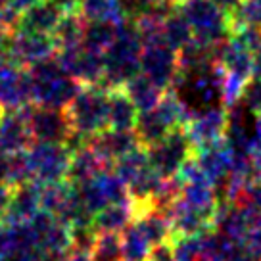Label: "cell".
Masks as SVG:
<instances>
[{
  "label": "cell",
  "mask_w": 261,
  "mask_h": 261,
  "mask_svg": "<svg viewBox=\"0 0 261 261\" xmlns=\"http://www.w3.org/2000/svg\"><path fill=\"white\" fill-rule=\"evenodd\" d=\"M27 71L31 79L33 104H39V106L65 110L83 87L77 79L62 69L60 62L56 60V54L33 64L31 67H27Z\"/></svg>",
  "instance_id": "7a4b0ae2"
},
{
  "label": "cell",
  "mask_w": 261,
  "mask_h": 261,
  "mask_svg": "<svg viewBox=\"0 0 261 261\" xmlns=\"http://www.w3.org/2000/svg\"><path fill=\"white\" fill-rule=\"evenodd\" d=\"M33 180L39 185L58 182L67 177L71 152L62 142H41L33 140L27 148Z\"/></svg>",
  "instance_id": "ba28073f"
},
{
  "label": "cell",
  "mask_w": 261,
  "mask_h": 261,
  "mask_svg": "<svg viewBox=\"0 0 261 261\" xmlns=\"http://www.w3.org/2000/svg\"><path fill=\"white\" fill-rule=\"evenodd\" d=\"M150 167V160H148V150L142 144L137 146L135 150L127 152L125 155L117 158L114 162V171L121 177L127 185L135 177H139L140 173Z\"/></svg>",
  "instance_id": "f546056e"
},
{
  "label": "cell",
  "mask_w": 261,
  "mask_h": 261,
  "mask_svg": "<svg viewBox=\"0 0 261 261\" xmlns=\"http://www.w3.org/2000/svg\"><path fill=\"white\" fill-rule=\"evenodd\" d=\"M121 248L125 261H148L150 253L154 252V244L150 242V238L146 237V232L142 230L137 219H133L123 228Z\"/></svg>",
  "instance_id": "cb8c5ba5"
},
{
  "label": "cell",
  "mask_w": 261,
  "mask_h": 261,
  "mask_svg": "<svg viewBox=\"0 0 261 261\" xmlns=\"http://www.w3.org/2000/svg\"><path fill=\"white\" fill-rule=\"evenodd\" d=\"M79 14L85 21L119 23L125 19V14L117 0H79Z\"/></svg>",
  "instance_id": "484cf974"
},
{
  "label": "cell",
  "mask_w": 261,
  "mask_h": 261,
  "mask_svg": "<svg viewBox=\"0 0 261 261\" xmlns=\"http://www.w3.org/2000/svg\"><path fill=\"white\" fill-rule=\"evenodd\" d=\"M253 75L261 77V48L253 52Z\"/></svg>",
  "instance_id": "ee69618b"
},
{
  "label": "cell",
  "mask_w": 261,
  "mask_h": 261,
  "mask_svg": "<svg viewBox=\"0 0 261 261\" xmlns=\"http://www.w3.org/2000/svg\"><path fill=\"white\" fill-rule=\"evenodd\" d=\"M148 160L155 173H160L163 179L177 177L182 163L194 155V144L188 137L185 127L173 129L167 137H163L160 142L148 146Z\"/></svg>",
  "instance_id": "52a82bcc"
},
{
  "label": "cell",
  "mask_w": 261,
  "mask_h": 261,
  "mask_svg": "<svg viewBox=\"0 0 261 261\" xmlns=\"http://www.w3.org/2000/svg\"><path fill=\"white\" fill-rule=\"evenodd\" d=\"M123 90L129 94V98L135 102V106L139 108V112H146V110L155 108L163 98V94H165V90L160 89L158 85H154L142 73H137L135 77H130L129 81L125 83Z\"/></svg>",
  "instance_id": "d4e9b609"
},
{
  "label": "cell",
  "mask_w": 261,
  "mask_h": 261,
  "mask_svg": "<svg viewBox=\"0 0 261 261\" xmlns=\"http://www.w3.org/2000/svg\"><path fill=\"white\" fill-rule=\"evenodd\" d=\"M56 42L52 35L10 29L0 41V52L17 67H31L37 62L56 54Z\"/></svg>",
  "instance_id": "8992f818"
},
{
  "label": "cell",
  "mask_w": 261,
  "mask_h": 261,
  "mask_svg": "<svg viewBox=\"0 0 261 261\" xmlns=\"http://www.w3.org/2000/svg\"><path fill=\"white\" fill-rule=\"evenodd\" d=\"M252 160H253V171H255V180L261 185V142L252 152Z\"/></svg>",
  "instance_id": "60d3db41"
},
{
  "label": "cell",
  "mask_w": 261,
  "mask_h": 261,
  "mask_svg": "<svg viewBox=\"0 0 261 261\" xmlns=\"http://www.w3.org/2000/svg\"><path fill=\"white\" fill-rule=\"evenodd\" d=\"M56 60L65 73L81 85H98L104 77V54L87 48L83 42L58 48Z\"/></svg>",
  "instance_id": "9c48e42d"
},
{
  "label": "cell",
  "mask_w": 261,
  "mask_h": 261,
  "mask_svg": "<svg viewBox=\"0 0 261 261\" xmlns=\"http://www.w3.org/2000/svg\"><path fill=\"white\" fill-rule=\"evenodd\" d=\"M104 169H114V165L106 163L92 148L87 146L79 150V152L71 154L69 169H67V177L65 179L69 180L71 185H75V187H79L83 182L94 179L98 173H102Z\"/></svg>",
  "instance_id": "ffe728a7"
},
{
  "label": "cell",
  "mask_w": 261,
  "mask_h": 261,
  "mask_svg": "<svg viewBox=\"0 0 261 261\" xmlns=\"http://www.w3.org/2000/svg\"><path fill=\"white\" fill-rule=\"evenodd\" d=\"M56 4L62 14H71V12H79V0H52Z\"/></svg>",
  "instance_id": "ab89813d"
},
{
  "label": "cell",
  "mask_w": 261,
  "mask_h": 261,
  "mask_svg": "<svg viewBox=\"0 0 261 261\" xmlns=\"http://www.w3.org/2000/svg\"><path fill=\"white\" fill-rule=\"evenodd\" d=\"M12 196H14V187L8 182H0V219L4 217V213L8 212Z\"/></svg>",
  "instance_id": "d590c367"
},
{
  "label": "cell",
  "mask_w": 261,
  "mask_h": 261,
  "mask_svg": "<svg viewBox=\"0 0 261 261\" xmlns=\"http://www.w3.org/2000/svg\"><path fill=\"white\" fill-rule=\"evenodd\" d=\"M142 39L139 33V23L125 17L117 23V35L112 46L104 52V77L100 85L112 89H123L130 77L140 73V54Z\"/></svg>",
  "instance_id": "6da1fadb"
},
{
  "label": "cell",
  "mask_w": 261,
  "mask_h": 261,
  "mask_svg": "<svg viewBox=\"0 0 261 261\" xmlns=\"http://www.w3.org/2000/svg\"><path fill=\"white\" fill-rule=\"evenodd\" d=\"M8 4H10V0H0V12H2V10L6 8Z\"/></svg>",
  "instance_id": "bcb514c9"
},
{
  "label": "cell",
  "mask_w": 261,
  "mask_h": 261,
  "mask_svg": "<svg viewBox=\"0 0 261 261\" xmlns=\"http://www.w3.org/2000/svg\"><path fill=\"white\" fill-rule=\"evenodd\" d=\"M64 261H90V252L89 250H83V248L71 246L67 250V253H65Z\"/></svg>",
  "instance_id": "74e56055"
},
{
  "label": "cell",
  "mask_w": 261,
  "mask_h": 261,
  "mask_svg": "<svg viewBox=\"0 0 261 261\" xmlns=\"http://www.w3.org/2000/svg\"><path fill=\"white\" fill-rule=\"evenodd\" d=\"M117 2H119L125 17L135 19V21L140 19L142 16H146L155 4V0H117Z\"/></svg>",
  "instance_id": "e575fe53"
},
{
  "label": "cell",
  "mask_w": 261,
  "mask_h": 261,
  "mask_svg": "<svg viewBox=\"0 0 261 261\" xmlns=\"http://www.w3.org/2000/svg\"><path fill=\"white\" fill-rule=\"evenodd\" d=\"M25 117L31 129L33 140L41 142H62L69 137L73 125L69 121V115L62 108H48L39 104L23 106Z\"/></svg>",
  "instance_id": "30bf717a"
},
{
  "label": "cell",
  "mask_w": 261,
  "mask_h": 261,
  "mask_svg": "<svg viewBox=\"0 0 261 261\" xmlns=\"http://www.w3.org/2000/svg\"><path fill=\"white\" fill-rule=\"evenodd\" d=\"M187 123V110L179 100V96L173 90H165V94L158 106L146 110V112H140L135 130L139 135L140 144L148 148L155 142H160L163 137H167L173 129L185 127Z\"/></svg>",
  "instance_id": "3957f363"
},
{
  "label": "cell",
  "mask_w": 261,
  "mask_h": 261,
  "mask_svg": "<svg viewBox=\"0 0 261 261\" xmlns=\"http://www.w3.org/2000/svg\"><path fill=\"white\" fill-rule=\"evenodd\" d=\"M179 10L190 23L196 39L205 44L227 41L232 33L230 14L221 10L213 0H180Z\"/></svg>",
  "instance_id": "5b68a950"
},
{
  "label": "cell",
  "mask_w": 261,
  "mask_h": 261,
  "mask_svg": "<svg viewBox=\"0 0 261 261\" xmlns=\"http://www.w3.org/2000/svg\"><path fill=\"white\" fill-rule=\"evenodd\" d=\"M192 39H194L192 27L187 21V17L180 14L179 8L163 19V41H165L167 46H171L173 50L179 52Z\"/></svg>",
  "instance_id": "4316f807"
},
{
  "label": "cell",
  "mask_w": 261,
  "mask_h": 261,
  "mask_svg": "<svg viewBox=\"0 0 261 261\" xmlns=\"http://www.w3.org/2000/svg\"><path fill=\"white\" fill-rule=\"evenodd\" d=\"M33 135L21 110H8L0 115V152L17 154L31 146Z\"/></svg>",
  "instance_id": "9a60e30c"
},
{
  "label": "cell",
  "mask_w": 261,
  "mask_h": 261,
  "mask_svg": "<svg viewBox=\"0 0 261 261\" xmlns=\"http://www.w3.org/2000/svg\"><path fill=\"white\" fill-rule=\"evenodd\" d=\"M232 27L253 25L261 29V0H242V4L230 14Z\"/></svg>",
  "instance_id": "d6a6232c"
},
{
  "label": "cell",
  "mask_w": 261,
  "mask_h": 261,
  "mask_svg": "<svg viewBox=\"0 0 261 261\" xmlns=\"http://www.w3.org/2000/svg\"><path fill=\"white\" fill-rule=\"evenodd\" d=\"M171 252L175 261H200L204 255V232L173 238Z\"/></svg>",
  "instance_id": "1f68e13d"
},
{
  "label": "cell",
  "mask_w": 261,
  "mask_h": 261,
  "mask_svg": "<svg viewBox=\"0 0 261 261\" xmlns=\"http://www.w3.org/2000/svg\"><path fill=\"white\" fill-rule=\"evenodd\" d=\"M90 261H125L123 259L121 234L117 232H98L90 248Z\"/></svg>",
  "instance_id": "4dcf8cb0"
},
{
  "label": "cell",
  "mask_w": 261,
  "mask_h": 261,
  "mask_svg": "<svg viewBox=\"0 0 261 261\" xmlns=\"http://www.w3.org/2000/svg\"><path fill=\"white\" fill-rule=\"evenodd\" d=\"M137 217V205L133 200L129 202H117L108 204L98 213H94V230L96 232H117L121 234L123 228Z\"/></svg>",
  "instance_id": "7402d4cb"
},
{
  "label": "cell",
  "mask_w": 261,
  "mask_h": 261,
  "mask_svg": "<svg viewBox=\"0 0 261 261\" xmlns=\"http://www.w3.org/2000/svg\"><path fill=\"white\" fill-rule=\"evenodd\" d=\"M10 255V232L8 225L0 219V261H4Z\"/></svg>",
  "instance_id": "8d00e7d4"
},
{
  "label": "cell",
  "mask_w": 261,
  "mask_h": 261,
  "mask_svg": "<svg viewBox=\"0 0 261 261\" xmlns=\"http://www.w3.org/2000/svg\"><path fill=\"white\" fill-rule=\"evenodd\" d=\"M179 198L185 204L192 205V207L200 210V212L212 213V215H215L217 202H219L217 188L213 187L207 179H196L182 182Z\"/></svg>",
  "instance_id": "603a6c76"
},
{
  "label": "cell",
  "mask_w": 261,
  "mask_h": 261,
  "mask_svg": "<svg viewBox=\"0 0 261 261\" xmlns=\"http://www.w3.org/2000/svg\"><path fill=\"white\" fill-rule=\"evenodd\" d=\"M2 112H4V110H2V106H0V115H2Z\"/></svg>",
  "instance_id": "c3c4849f"
},
{
  "label": "cell",
  "mask_w": 261,
  "mask_h": 261,
  "mask_svg": "<svg viewBox=\"0 0 261 261\" xmlns=\"http://www.w3.org/2000/svg\"><path fill=\"white\" fill-rule=\"evenodd\" d=\"M179 71V54H177V50L167 46L165 42L142 48V54H140V73L148 77L160 89H171Z\"/></svg>",
  "instance_id": "8fae6325"
},
{
  "label": "cell",
  "mask_w": 261,
  "mask_h": 261,
  "mask_svg": "<svg viewBox=\"0 0 261 261\" xmlns=\"http://www.w3.org/2000/svg\"><path fill=\"white\" fill-rule=\"evenodd\" d=\"M117 35V23L112 21H87L83 33V44L96 52H106Z\"/></svg>",
  "instance_id": "f1b7e54d"
},
{
  "label": "cell",
  "mask_w": 261,
  "mask_h": 261,
  "mask_svg": "<svg viewBox=\"0 0 261 261\" xmlns=\"http://www.w3.org/2000/svg\"><path fill=\"white\" fill-rule=\"evenodd\" d=\"M62 12L52 0H41L37 4L29 6L19 14L17 25L14 29L29 33H42V35H52L56 29L58 21L62 19Z\"/></svg>",
  "instance_id": "d6986e66"
},
{
  "label": "cell",
  "mask_w": 261,
  "mask_h": 261,
  "mask_svg": "<svg viewBox=\"0 0 261 261\" xmlns=\"http://www.w3.org/2000/svg\"><path fill=\"white\" fill-rule=\"evenodd\" d=\"M169 219H171L173 238L202 234L205 230L213 228L212 213L200 212L192 205L185 204L180 198H177L169 207Z\"/></svg>",
  "instance_id": "ac0fdd59"
},
{
  "label": "cell",
  "mask_w": 261,
  "mask_h": 261,
  "mask_svg": "<svg viewBox=\"0 0 261 261\" xmlns=\"http://www.w3.org/2000/svg\"><path fill=\"white\" fill-rule=\"evenodd\" d=\"M137 146H140L137 130H117L108 127L90 139V148L110 165H114L117 158L125 155Z\"/></svg>",
  "instance_id": "2e32d148"
},
{
  "label": "cell",
  "mask_w": 261,
  "mask_h": 261,
  "mask_svg": "<svg viewBox=\"0 0 261 261\" xmlns=\"http://www.w3.org/2000/svg\"><path fill=\"white\" fill-rule=\"evenodd\" d=\"M0 182L10 185V154L0 152Z\"/></svg>",
  "instance_id": "f35d334b"
},
{
  "label": "cell",
  "mask_w": 261,
  "mask_h": 261,
  "mask_svg": "<svg viewBox=\"0 0 261 261\" xmlns=\"http://www.w3.org/2000/svg\"><path fill=\"white\" fill-rule=\"evenodd\" d=\"M37 2H41V0H10V4H12L17 12H23V10H27L29 6L37 4Z\"/></svg>",
  "instance_id": "7bdbcfd3"
},
{
  "label": "cell",
  "mask_w": 261,
  "mask_h": 261,
  "mask_svg": "<svg viewBox=\"0 0 261 261\" xmlns=\"http://www.w3.org/2000/svg\"><path fill=\"white\" fill-rule=\"evenodd\" d=\"M240 102L255 115H261V77L252 75L244 85Z\"/></svg>",
  "instance_id": "836d02e7"
},
{
  "label": "cell",
  "mask_w": 261,
  "mask_h": 261,
  "mask_svg": "<svg viewBox=\"0 0 261 261\" xmlns=\"http://www.w3.org/2000/svg\"><path fill=\"white\" fill-rule=\"evenodd\" d=\"M42 210L41 204V185L35 180H27L23 185L14 187V196L10 202L8 212L4 213L2 221L6 225L27 223Z\"/></svg>",
  "instance_id": "e0dca14e"
},
{
  "label": "cell",
  "mask_w": 261,
  "mask_h": 261,
  "mask_svg": "<svg viewBox=\"0 0 261 261\" xmlns=\"http://www.w3.org/2000/svg\"><path fill=\"white\" fill-rule=\"evenodd\" d=\"M108 108H110V90L98 85H83L71 104L65 108L69 121L75 130H81L94 137L100 130L108 129Z\"/></svg>",
  "instance_id": "277c9868"
},
{
  "label": "cell",
  "mask_w": 261,
  "mask_h": 261,
  "mask_svg": "<svg viewBox=\"0 0 261 261\" xmlns=\"http://www.w3.org/2000/svg\"><path fill=\"white\" fill-rule=\"evenodd\" d=\"M228 114L225 106H217L212 110H205L202 114L194 115L190 121L185 125L188 137L192 140L194 148L212 144L217 140L225 139L227 133Z\"/></svg>",
  "instance_id": "5bb4252c"
},
{
  "label": "cell",
  "mask_w": 261,
  "mask_h": 261,
  "mask_svg": "<svg viewBox=\"0 0 261 261\" xmlns=\"http://www.w3.org/2000/svg\"><path fill=\"white\" fill-rule=\"evenodd\" d=\"M213 2H215L221 10L228 12V14H232V12L242 4V0H213Z\"/></svg>",
  "instance_id": "b9f144b4"
},
{
  "label": "cell",
  "mask_w": 261,
  "mask_h": 261,
  "mask_svg": "<svg viewBox=\"0 0 261 261\" xmlns=\"http://www.w3.org/2000/svg\"><path fill=\"white\" fill-rule=\"evenodd\" d=\"M10 29H6V27H4V25L0 23V41H2V39H4V35H6V33H8Z\"/></svg>",
  "instance_id": "f6af8a7d"
},
{
  "label": "cell",
  "mask_w": 261,
  "mask_h": 261,
  "mask_svg": "<svg viewBox=\"0 0 261 261\" xmlns=\"http://www.w3.org/2000/svg\"><path fill=\"white\" fill-rule=\"evenodd\" d=\"M27 104H33L31 79L27 67H17L10 64L0 71V106L4 112L21 110Z\"/></svg>",
  "instance_id": "4fadbf2b"
},
{
  "label": "cell",
  "mask_w": 261,
  "mask_h": 261,
  "mask_svg": "<svg viewBox=\"0 0 261 261\" xmlns=\"http://www.w3.org/2000/svg\"><path fill=\"white\" fill-rule=\"evenodd\" d=\"M85 19L79 12H71V14H64L62 19L58 21L56 29L52 31V39L56 42V48H64V46H73V44H81L83 33H85Z\"/></svg>",
  "instance_id": "83f0119b"
},
{
  "label": "cell",
  "mask_w": 261,
  "mask_h": 261,
  "mask_svg": "<svg viewBox=\"0 0 261 261\" xmlns=\"http://www.w3.org/2000/svg\"><path fill=\"white\" fill-rule=\"evenodd\" d=\"M194 158L204 175L217 188V194L221 198L225 194V188H227L230 171H232V150L227 144V140L221 139L217 142L196 148Z\"/></svg>",
  "instance_id": "7c38bea8"
},
{
  "label": "cell",
  "mask_w": 261,
  "mask_h": 261,
  "mask_svg": "<svg viewBox=\"0 0 261 261\" xmlns=\"http://www.w3.org/2000/svg\"><path fill=\"white\" fill-rule=\"evenodd\" d=\"M139 108L123 89L110 90V108H108V127L117 130H135L139 119Z\"/></svg>",
  "instance_id": "44dd1931"
},
{
  "label": "cell",
  "mask_w": 261,
  "mask_h": 261,
  "mask_svg": "<svg viewBox=\"0 0 261 261\" xmlns=\"http://www.w3.org/2000/svg\"><path fill=\"white\" fill-rule=\"evenodd\" d=\"M4 261H29V259H23V257H6ZM35 261V259H33Z\"/></svg>",
  "instance_id": "7dc6e473"
}]
</instances>
